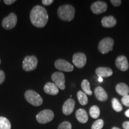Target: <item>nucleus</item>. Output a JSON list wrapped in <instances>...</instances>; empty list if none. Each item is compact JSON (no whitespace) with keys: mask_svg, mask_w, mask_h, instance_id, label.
Returning <instances> with one entry per match:
<instances>
[{"mask_svg":"<svg viewBox=\"0 0 129 129\" xmlns=\"http://www.w3.org/2000/svg\"><path fill=\"white\" fill-rule=\"evenodd\" d=\"M30 19L32 25L35 27H44L48 20V15L46 9L41 6L34 7L30 11Z\"/></svg>","mask_w":129,"mask_h":129,"instance_id":"nucleus-1","label":"nucleus"},{"mask_svg":"<svg viewBox=\"0 0 129 129\" xmlns=\"http://www.w3.org/2000/svg\"><path fill=\"white\" fill-rule=\"evenodd\" d=\"M75 10L73 6L69 4L61 6L57 10V15L61 20L69 22L73 20L75 16Z\"/></svg>","mask_w":129,"mask_h":129,"instance_id":"nucleus-2","label":"nucleus"},{"mask_svg":"<svg viewBox=\"0 0 129 129\" xmlns=\"http://www.w3.org/2000/svg\"><path fill=\"white\" fill-rule=\"evenodd\" d=\"M26 100L29 104L35 106H39L43 104V100L41 96L32 90H28L25 93Z\"/></svg>","mask_w":129,"mask_h":129,"instance_id":"nucleus-3","label":"nucleus"},{"mask_svg":"<svg viewBox=\"0 0 129 129\" xmlns=\"http://www.w3.org/2000/svg\"><path fill=\"white\" fill-rule=\"evenodd\" d=\"M114 41L110 37H106L99 42L98 45L99 51L102 54H106L109 51H112Z\"/></svg>","mask_w":129,"mask_h":129,"instance_id":"nucleus-4","label":"nucleus"},{"mask_svg":"<svg viewBox=\"0 0 129 129\" xmlns=\"http://www.w3.org/2000/svg\"><path fill=\"white\" fill-rule=\"evenodd\" d=\"M54 112L50 109H44L38 113L36 116L37 121L40 124H46L50 122L54 118Z\"/></svg>","mask_w":129,"mask_h":129,"instance_id":"nucleus-5","label":"nucleus"},{"mask_svg":"<svg viewBox=\"0 0 129 129\" xmlns=\"http://www.w3.org/2000/svg\"><path fill=\"white\" fill-rule=\"evenodd\" d=\"M38 64V59L35 56H26L23 61L22 68L25 71L29 72L36 69Z\"/></svg>","mask_w":129,"mask_h":129,"instance_id":"nucleus-6","label":"nucleus"},{"mask_svg":"<svg viewBox=\"0 0 129 129\" xmlns=\"http://www.w3.org/2000/svg\"><path fill=\"white\" fill-rule=\"evenodd\" d=\"M17 22V16L13 13H11L9 16L3 20L2 26L6 29H12L16 26Z\"/></svg>","mask_w":129,"mask_h":129,"instance_id":"nucleus-7","label":"nucleus"},{"mask_svg":"<svg viewBox=\"0 0 129 129\" xmlns=\"http://www.w3.org/2000/svg\"><path fill=\"white\" fill-rule=\"evenodd\" d=\"M51 80L53 83L58 88L63 90L65 88V78L64 74L60 72H54L51 75Z\"/></svg>","mask_w":129,"mask_h":129,"instance_id":"nucleus-8","label":"nucleus"},{"mask_svg":"<svg viewBox=\"0 0 129 129\" xmlns=\"http://www.w3.org/2000/svg\"><path fill=\"white\" fill-rule=\"evenodd\" d=\"M54 66L56 69L64 72H72L74 70V66L64 59H57L55 62Z\"/></svg>","mask_w":129,"mask_h":129,"instance_id":"nucleus-9","label":"nucleus"},{"mask_svg":"<svg viewBox=\"0 0 129 129\" xmlns=\"http://www.w3.org/2000/svg\"><path fill=\"white\" fill-rule=\"evenodd\" d=\"M108 5L105 2L102 1H97L93 3L90 6V9L94 14H99L105 12L107 10Z\"/></svg>","mask_w":129,"mask_h":129,"instance_id":"nucleus-10","label":"nucleus"},{"mask_svg":"<svg viewBox=\"0 0 129 129\" xmlns=\"http://www.w3.org/2000/svg\"><path fill=\"white\" fill-rule=\"evenodd\" d=\"M72 62L75 67L78 68H82L87 62V57L83 53H77L73 55Z\"/></svg>","mask_w":129,"mask_h":129,"instance_id":"nucleus-11","label":"nucleus"},{"mask_svg":"<svg viewBox=\"0 0 129 129\" xmlns=\"http://www.w3.org/2000/svg\"><path fill=\"white\" fill-rule=\"evenodd\" d=\"M115 65L117 68L121 71H126L129 67L127 57L124 56H118L115 60Z\"/></svg>","mask_w":129,"mask_h":129,"instance_id":"nucleus-12","label":"nucleus"},{"mask_svg":"<svg viewBox=\"0 0 129 129\" xmlns=\"http://www.w3.org/2000/svg\"><path fill=\"white\" fill-rule=\"evenodd\" d=\"M75 102L73 99H68L64 102L62 107V112L64 115H69L71 114L75 108Z\"/></svg>","mask_w":129,"mask_h":129,"instance_id":"nucleus-13","label":"nucleus"},{"mask_svg":"<svg viewBox=\"0 0 129 129\" xmlns=\"http://www.w3.org/2000/svg\"><path fill=\"white\" fill-rule=\"evenodd\" d=\"M117 24V20L112 16H106L102 19V25L104 28H112Z\"/></svg>","mask_w":129,"mask_h":129,"instance_id":"nucleus-14","label":"nucleus"},{"mask_svg":"<svg viewBox=\"0 0 129 129\" xmlns=\"http://www.w3.org/2000/svg\"><path fill=\"white\" fill-rule=\"evenodd\" d=\"M94 94L97 99L101 102H105L108 99V96L104 88L99 86L94 89Z\"/></svg>","mask_w":129,"mask_h":129,"instance_id":"nucleus-15","label":"nucleus"},{"mask_svg":"<svg viewBox=\"0 0 129 129\" xmlns=\"http://www.w3.org/2000/svg\"><path fill=\"white\" fill-rule=\"evenodd\" d=\"M95 72L99 77H109L113 74V71L111 68L108 67H99L95 71Z\"/></svg>","mask_w":129,"mask_h":129,"instance_id":"nucleus-16","label":"nucleus"},{"mask_svg":"<svg viewBox=\"0 0 129 129\" xmlns=\"http://www.w3.org/2000/svg\"><path fill=\"white\" fill-rule=\"evenodd\" d=\"M45 93L50 95H56L59 93V88L53 83H47L44 87Z\"/></svg>","mask_w":129,"mask_h":129,"instance_id":"nucleus-17","label":"nucleus"},{"mask_svg":"<svg viewBox=\"0 0 129 129\" xmlns=\"http://www.w3.org/2000/svg\"><path fill=\"white\" fill-rule=\"evenodd\" d=\"M75 116H76L77 120L81 123L84 124L88 121V114L84 109H78L75 113Z\"/></svg>","mask_w":129,"mask_h":129,"instance_id":"nucleus-18","label":"nucleus"},{"mask_svg":"<svg viewBox=\"0 0 129 129\" xmlns=\"http://www.w3.org/2000/svg\"><path fill=\"white\" fill-rule=\"evenodd\" d=\"M115 90L118 94L122 97L128 95L129 93V87L125 83H121L118 84L115 87Z\"/></svg>","mask_w":129,"mask_h":129,"instance_id":"nucleus-19","label":"nucleus"},{"mask_svg":"<svg viewBox=\"0 0 129 129\" xmlns=\"http://www.w3.org/2000/svg\"><path fill=\"white\" fill-rule=\"evenodd\" d=\"M81 88L83 89L84 93H85L86 94L89 95V96L92 95V91H91V88H90V83L87 80L85 79V80H83L81 84Z\"/></svg>","mask_w":129,"mask_h":129,"instance_id":"nucleus-20","label":"nucleus"},{"mask_svg":"<svg viewBox=\"0 0 129 129\" xmlns=\"http://www.w3.org/2000/svg\"><path fill=\"white\" fill-rule=\"evenodd\" d=\"M77 98L79 103L81 105L84 106L86 105L88 103V98L87 96V94L82 91H78L77 93Z\"/></svg>","mask_w":129,"mask_h":129,"instance_id":"nucleus-21","label":"nucleus"},{"mask_svg":"<svg viewBox=\"0 0 129 129\" xmlns=\"http://www.w3.org/2000/svg\"><path fill=\"white\" fill-rule=\"evenodd\" d=\"M12 125L7 118L0 117V129H11Z\"/></svg>","mask_w":129,"mask_h":129,"instance_id":"nucleus-22","label":"nucleus"},{"mask_svg":"<svg viewBox=\"0 0 129 129\" xmlns=\"http://www.w3.org/2000/svg\"><path fill=\"white\" fill-rule=\"evenodd\" d=\"M90 115L93 118H98L100 115V109L98 106L94 105L91 106L90 109Z\"/></svg>","mask_w":129,"mask_h":129,"instance_id":"nucleus-23","label":"nucleus"},{"mask_svg":"<svg viewBox=\"0 0 129 129\" xmlns=\"http://www.w3.org/2000/svg\"><path fill=\"white\" fill-rule=\"evenodd\" d=\"M112 106L113 109L116 112H119L122 110V105L117 98H113L112 99Z\"/></svg>","mask_w":129,"mask_h":129,"instance_id":"nucleus-24","label":"nucleus"},{"mask_svg":"<svg viewBox=\"0 0 129 129\" xmlns=\"http://www.w3.org/2000/svg\"><path fill=\"white\" fill-rule=\"evenodd\" d=\"M104 125V122L102 119H99L94 122L91 126V129H102Z\"/></svg>","mask_w":129,"mask_h":129,"instance_id":"nucleus-25","label":"nucleus"},{"mask_svg":"<svg viewBox=\"0 0 129 129\" xmlns=\"http://www.w3.org/2000/svg\"><path fill=\"white\" fill-rule=\"evenodd\" d=\"M57 129H72V125L68 121H64L60 124Z\"/></svg>","mask_w":129,"mask_h":129,"instance_id":"nucleus-26","label":"nucleus"},{"mask_svg":"<svg viewBox=\"0 0 129 129\" xmlns=\"http://www.w3.org/2000/svg\"><path fill=\"white\" fill-rule=\"evenodd\" d=\"M121 102L124 105L129 107V95H126V96H123L121 99Z\"/></svg>","mask_w":129,"mask_h":129,"instance_id":"nucleus-27","label":"nucleus"},{"mask_svg":"<svg viewBox=\"0 0 129 129\" xmlns=\"http://www.w3.org/2000/svg\"><path fill=\"white\" fill-rule=\"evenodd\" d=\"M111 3L115 7H119L121 4V0H111Z\"/></svg>","mask_w":129,"mask_h":129,"instance_id":"nucleus-28","label":"nucleus"},{"mask_svg":"<svg viewBox=\"0 0 129 129\" xmlns=\"http://www.w3.org/2000/svg\"><path fill=\"white\" fill-rule=\"evenodd\" d=\"M5 80V74L3 71L0 70V85L3 83Z\"/></svg>","mask_w":129,"mask_h":129,"instance_id":"nucleus-29","label":"nucleus"},{"mask_svg":"<svg viewBox=\"0 0 129 129\" xmlns=\"http://www.w3.org/2000/svg\"><path fill=\"white\" fill-rule=\"evenodd\" d=\"M53 2H54L53 0H43V1H42L43 4L46 6H50V5H51Z\"/></svg>","mask_w":129,"mask_h":129,"instance_id":"nucleus-30","label":"nucleus"},{"mask_svg":"<svg viewBox=\"0 0 129 129\" xmlns=\"http://www.w3.org/2000/svg\"><path fill=\"white\" fill-rule=\"evenodd\" d=\"M16 0H4V3L7 5H11L16 2Z\"/></svg>","mask_w":129,"mask_h":129,"instance_id":"nucleus-31","label":"nucleus"},{"mask_svg":"<svg viewBox=\"0 0 129 129\" xmlns=\"http://www.w3.org/2000/svg\"><path fill=\"white\" fill-rule=\"evenodd\" d=\"M122 127L124 129H129V121H125L122 123Z\"/></svg>","mask_w":129,"mask_h":129,"instance_id":"nucleus-32","label":"nucleus"},{"mask_svg":"<svg viewBox=\"0 0 129 129\" xmlns=\"http://www.w3.org/2000/svg\"><path fill=\"white\" fill-rule=\"evenodd\" d=\"M125 115L127 117L129 118V109H128V110H127L125 112Z\"/></svg>","mask_w":129,"mask_h":129,"instance_id":"nucleus-33","label":"nucleus"},{"mask_svg":"<svg viewBox=\"0 0 129 129\" xmlns=\"http://www.w3.org/2000/svg\"><path fill=\"white\" fill-rule=\"evenodd\" d=\"M99 82H102L103 81V79H102V77H99Z\"/></svg>","mask_w":129,"mask_h":129,"instance_id":"nucleus-34","label":"nucleus"},{"mask_svg":"<svg viewBox=\"0 0 129 129\" xmlns=\"http://www.w3.org/2000/svg\"><path fill=\"white\" fill-rule=\"evenodd\" d=\"M112 129H120V128H118V127H112Z\"/></svg>","mask_w":129,"mask_h":129,"instance_id":"nucleus-35","label":"nucleus"},{"mask_svg":"<svg viewBox=\"0 0 129 129\" xmlns=\"http://www.w3.org/2000/svg\"><path fill=\"white\" fill-rule=\"evenodd\" d=\"M0 63H1V60H0Z\"/></svg>","mask_w":129,"mask_h":129,"instance_id":"nucleus-36","label":"nucleus"}]
</instances>
